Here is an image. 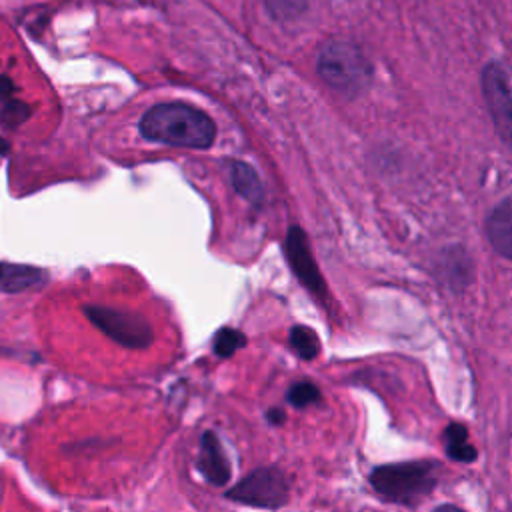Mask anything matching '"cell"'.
Here are the masks:
<instances>
[{
  "mask_svg": "<svg viewBox=\"0 0 512 512\" xmlns=\"http://www.w3.org/2000/svg\"><path fill=\"white\" fill-rule=\"evenodd\" d=\"M140 134L168 146L202 150L212 146L216 126L208 114L190 104L164 102L152 106L142 116Z\"/></svg>",
  "mask_w": 512,
  "mask_h": 512,
  "instance_id": "1",
  "label": "cell"
},
{
  "mask_svg": "<svg viewBox=\"0 0 512 512\" xmlns=\"http://www.w3.org/2000/svg\"><path fill=\"white\" fill-rule=\"evenodd\" d=\"M318 74L330 88L354 96L366 88L370 64L356 44L332 40L324 44L318 54Z\"/></svg>",
  "mask_w": 512,
  "mask_h": 512,
  "instance_id": "2",
  "label": "cell"
},
{
  "mask_svg": "<svg viewBox=\"0 0 512 512\" xmlns=\"http://www.w3.org/2000/svg\"><path fill=\"white\" fill-rule=\"evenodd\" d=\"M434 472V462L386 464L372 470L370 484L384 500L398 504H414L418 498H424L434 488Z\"/></svg>",
  "mask_w": 512,
  "mask_h": 512,
  "instance_id": "3",
  "label": "cell"
},
{
  "mask_svg": "<svg viewBox=\"0 0 512 512\" xmlns=\"http://www.w3.org/2000/svg\"><path fill=\"white\" fill-rule=\"evenodd\" d=\"M84 314L102 334H106L110 340L124 348L142 350L148 348L154 340L150 322L138 312L90 304L84 306Z\"/></svg>",
  "mask_w": 512,
  "mask_h": 512,
  "instance_id": "4",
  "label": "cell"
},
{
  "mask_svg": "<svg viewBox=\"0 0 512 512\" xmlns=\"http://www.w3.org/2000/svg\"><path fill=\"white\" fill-rule=\"evenodd\" d=\"M288 494V480L284 472L276 466L256 468L226 490V498H230L232 502L266 510L282 508L288 502Z\"/></svg>",
  "mask_w": 512,
  "mask_h": 512,
  "instance_id": "5",
  "label": "cell"
},
{
  "mask_svg": "<svg viewBox=\"0 0 512 512\" xmlns=\"http://www.w3.org/2000/svg\"><path fill=\"white\" fill-rule=\"evenodd\" d=\"M482 92L498 134L512 148V68L490 62L482 70Z\"/></svg>",
  "mask_w": 512,
  "mask_h": 512,
  "instance_id": "6",
  "label": "cell"
},
{
  "mask_svg": "<svg viewBox=\"0 0 512 512\" xmlns=\"http://www.w3.org/2000/svg\"><path fill=\"white\" fill-rule=\"evenodd\" d=\"M286 258L290 262L292 272L298 276V280L314 294H324V282L318 272V266L312 258L308 238L298 226H290L286 234Z\"/></svg>",
  "mask_w": 512,
  "mask_h": 512,
  "instance_id": "7",
  "label": "cell"
},
{
  "mask_svg": "<svg viewBox=\"0 0 512 512\" xmlns=\"http://www.w3.org/2000/svg\"><path fill=\"white\" fill-rule=\"evenodd\" d=\"M198 470L206 478V482L214 486L228 484L232 476L230 460L214 432H204L200 436V456H198Z\"/></svg>",
  "mask_w": 512,
  "mask_h": 512,
  "instance_id": "8",
  "label": "cell"
},
{
  "mask_svg": "<svg viewBox=\"0 0 512 512\" xmlns=\"http://www.w3.org/2000/svg\"><path fill=\"white\" fill-rule=\"evenodd\" d=\"M46 280V272L30 264L0 262V290L8 294L24 292L40 286Z\"/></svg>",
  "mask_w": 512,
  "mask_h": 512,
  "instance_id": "9",
  "label": "cell"
},
{
  "mask_svg": "<svg viewBox=\"0 0 512 512\" xmlns=\"http://www.w3.org/2000/svg\"><path fill=\"white\" fill-rule=\"evenodd\" d=\"M488 238L496 252L512 258V198L496 206L488 220Z\"/></svg>",
  "mask_w": 512,
  "mask_h": 512,
  "instance_id": "10",
  "label": "cell"
},
{
  "mask_svg": "<svg viewBox=\"0 0 512 512\" xmlns=\"http://www.w3.org/2000/svg\"><path fill=\"white\" fill-rule=\"evenodd\" d=\"M228 172H230L232 188L250 204L260 206V202L264 198V188H262V180H260L258 172L242 160H232Z\"/></svg>",
  "mask_w": 512,
  "mask_h": 512,
  "instance_id": "11",
  "label": "cell"
},
{
  "mask_svg": "<svg viewBox=\"0 0 512 512\" xmlns=\"http://www.w3.org/2000/svg\"><path fill=\"white\" fill-rule=\"evenodd\" d=\"M444 448L456 462H472L478 456L476 448L468 442V432L462 424H450L444 430Z\"/></svg>",
  "mask_w": 512,
  "mask_h": 512,
  "instance_id": "12",
  "label": "cell"
},
{
  "mask_svg": "<svg viewBox=\"0 0 512 512\" xmlns=\"http://www.w3.org/2000/svg\"><path fill=\"white\" fill-rule=\"evenodd\" d=\"M290 346L304 360H312L320 352V340L308 326H294L290 330Z\"/></svg>",
  "mask_w": 512,
  "mask_h": 512,
  "instance_id": "13",
  "label": "cell"
},
{
  "mask_svg": "<svg viewBox=\"0 0 512 512\" xmlns=\"http://www.w3.org/2000/svg\"><path fill=\"white\" fill-rule=\"evenodd\" d=\"M246 344V336L236 328H220L214 338V354L220 358L232 356Z\"/></svg>",
  "mask_w": 512,
  "mask_h": 512,
  "instance_id": "14",
  "label": "cell"
},
{
  "mask_svg": "<svg viewBox=\"0 0 512 512\" xmlns=\"http://www.w3.org/2000/svg\"><path fill=\"white\" fill-rule=\"evenodd\" d=\"M286 400H288L292 406H296V408H306V406L316 404V402L320 400V390H318L316 384L302 380V382H296V384H292V386L288 388Z\"/></svg>",
  "mask_w": 512,
  "mask_h": 512,
  "instance_id": "15",
  "label": "cell"
},
{
  "mask_svg": "<svg viewBox=\"0 0 512 512\" xmlns=\"http://www.w3.org/2000/svg\"><path fill=\"white\" fill-rule=\"evenodd\" d=\"M268 12L276 20H294L302 16L308 8V0H266Z\"/></svg>",
  "mask_w": 512,
  "mask_h": 512,
  "instance_id": "16",
  "label": "cell"
},
{
  "mask_svg": "<svg viewBox=\"0 0 512 512\" xmlns=\"http://www.w3.org/2000/svg\"><path fill=\"white\" fill-rule=\"evenodd\" d=\"M2 106H4V108H2V112H0V118H2V124H4V126L14 128V126L22 124V122L30 116L28 104H24V102H20V100H8V102L2 104Z\"/></svg>",
  "mask_w": 512,
  "mask_h": 512,
  "instance_id": "17",
  "label": "cell"
},
{
  "mask_svg": "<svg viewBox=\"0 0 512 512\" xmlns=\"http://www.w3.org/2000/svg\"><path fill=\"white\" fill-rule=\"evenodd\" d=\"M12 92H14V84L8 76H0V104H6L8 100H12Z\"/></svg>",
  "mask_w": 512,
  "mask_h": 512,
  "instance_id": "18",
  "label": "cell"
},
{
  "mask_svg": "<svg viewBox=\"0 0 512 512\" xmlns=\"http://www.w3.org/2000/svg\"><path fill=\"white\" fill-rule=\"evenodd\" d=\"M266 418H268V422L270 424H282L284 422V412L280 410V408H270L268 412H266Z\"/></svg>",
  "mask_w": 512,
  "mask_h": 512,
  "instance_id": "19",
  "label": "cell"
},
{
  "mask_svg": "<svg viewBox=\"0 0 512 512\" xmlns=\"http://www.w3.org/2000/svg\"><path fill=\"white\" fill-rule=\"evenodd\" d=\"M436 512H462V510L456 506H440V508H436Z\"/></svg>",
  "mask_w": 512,
  "mask_h": 512,
  "instance_id": "20",
  "label": "cell"
},
{
  "mask_svg": "<svg viewBox=\"0 0 512 512\" xmlns=\"http://www.w3.org/2000/svg\"><path fill=\"white\" fill-rule=\"evenodd\" d=\"M0 154H8V142L4 138H0Z\"/></svg>",
  "mask_w": 512,
  "mask_h": 512,
  "instance_id": "21",
  "label": "cell"
}]
</instances>
